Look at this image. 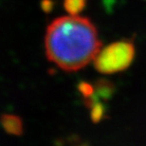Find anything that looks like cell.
<instances>
[{"label": "cell", "mask_w": 146, "mask_h": 146, "mask_svg": "<svg viewBox=\"0 0 146 146\" xmlns=\"http://www.w3.org/2000/svg\"><path fill=\"white\" fill-rule=\"evenodd\" d=\"M102 44L87 18L69 15L48 26L45 48L48 60L66 71H77L95 59Z\"/></svg>", "instance_id": "cell-1"}, {"label": "cell", "mask_w": 146, "mask_h": 146, "mask_svg": "<svg viewBox=\"0 0 146 146\" xmlns=\"http://www.w3.org/2000/svg\"><path fill=\"white\" fill-rule=\"evenodd\" d=\"M135 48L130 41H119L99 51L94 59L96 69L104 74L122 71L133 62Z\"/></svg>", "instance_id": "cell-2"}, {"label": "cell", "mask_w": 146, "mask_h": 146, "mask_svg": "<svg viewBox=\"0 0 146 146\" xmlns=\"http://www.w3.org/2000/svg\"><path fill=\"white\" fill-rule=\"evenodd\" d=\"M1 123L4 130L11 135L19 136L23 132L22 121L19 117L14 115H4L1 118Z\"/></svg>", "instance_id": "cell-3"}, {"label": "cell", "mask_w": 146, "mask_h": 146, "mask_svg": "<svg viewBox=\"0 0 146 146\" xmlns=\"http://www.w3.org/2000/svg\"><path fill=\"white\" fill-rule=\"evenodd\" d=\"M86 5V0H64L65 10L70 15H77L84 10Z\"/></svg>", "instance_id": "cell-4"}, {"label": "cell", "mask_w": 146, "mask_h": 146, "mask_svg": "<svg viewBox=\"0 0 146 146\" xmlns=\"http://www.w3.org/2000/svg\"><path fill=\"white\" fill-rule=\"evenodd\" d=\"M89 106L91 107V112H90V115H91V119L92 121L97 123V122L101 121L103 119L104 113H106V108H104V104L102 103H91L89 104Z\"/></svg>", "instance_id": "cell-5"}, {"label": "cell", "mask_w": 146, "mask_h": 146, "mask_svg": "<svg viewBox=\"0 0 146 146\" xmlns=\"http://www.w3.org/2000/svg\"><path fill=\"white\" fill-rule=\"evenodd\" d=\"M79 89H80L81 93L83 94V96L86 100H88L94 95V87L91 84H86V83H82L79 86Z\"/></svg>", "instance_id": "cell-6"}]
</instances>
